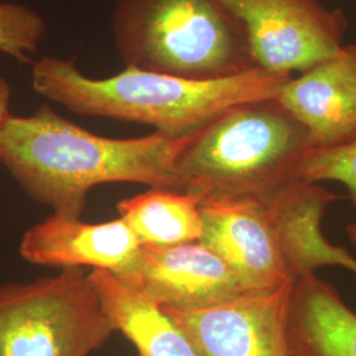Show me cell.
I'll use <instances>...</instances> for the list:
<instances>
[{"mask_svg": "<svg viewBox=\"0 0 356 356\" xmlns=\"http://www.w3.org/2000/svg\"><path fill=\"white\" fill-rule=\"evenodd\" d=\"M185 139L153 132L140 138L99 136L42 104L28 116L10 114L0 127V164L36 202L81 218L89 191L129 182L173 189V164Z\"/></svg>", "mask_w": 356, "mask_h": 356, "instance_id": "6da1fadb", "label": "cell"}, {"mask_svg": "<svg viewBox=\"0 0 356 356\" xmlns=\"http://www.w3.org/2000/svg\"><path fill=\"white\" fill-rule=\"evenodd\" d=\"M291 78L252 69L189 79L132 67L91 78L60 57H42L32 66V88L48 101L76 114L145 124L173 139L191 138L236 104L277 98Z\"/></svg>", "mask_w": 356, "mask_h": 356, "instance_id": "7a4b0ae2", "label": "cell"}, {"mask_svg": "<svg viewBox=\"0 0 356 356\" xmlns=\"http://www.w3.org/2000/svg\"><path fill=\"white\" fill-rule=\"evenodd\" d=\"M309 149L306 128L276 98L241 103L185 139L173 164L175 191L200 202L261 195L296 179Z\"/></svg>", "mask_w": 356, "mask_h": 356, "instance_id": "3957f363", "label": "cell"}, {"mask_svg": "<svg viewBox=\"0 0 356 356\" xmlns=\"http://www.w3.org/2000/svg\"><path fill=\"white\" fill-rule=\"evenodd\" d=\"M115 47L126 67L189 79L254 67L238 16L219 0H116Z\"/></svg>", "mask_w": 356, "mask_h": 356, "instance_id": "277c9868", "label": "cell"}, {"mask_svg": "<svg viewBox=\"0 0 356 356\" xmlns=\"http://www.w3.org/2000/svg\"><path fill=\"white\" fill-rule=\"evenodd\" d=\"M114 332L85 268L0 285V356H90Z\"/></svg>", "mask_w": 356, "mask_h": 356, "instance_id": "5b68a950", "label": "cell"}, {"mask_svg": "<svg viewBox=\"0 0 356 356\" xmlns=\"http://www.w3.org/2000/svg\"><path fill=\"white\" fill-rule=\"evenodd\" d=\"M245 29L254 67L292 76L344 47L347 17L317 0H219Z\"/></svg>", "mask_w": 356, "mask_h": 356, "instance_id": "8992f818", "label": "cell"}, {"mask_svg": "<svg viewBox=\"0 0 356 356\" xmlns=\"http://www.w3.org/2000/svg\"><path fill=\"white\" fill-rule=\"evenodd\" d=\"M293 284L202 307H161L198 356H291L286 318Z\"/></svg>", "mask_w": 356, "mask_h": 356, "instance_id": "52a82bcc", "label": "cell"}, {"mask_svg": "<svg viewBox=\"0 0 356 356\" xmlns=\"http://www.w3.org/2000/svg\"><path fill=\"white\" fill-rule=\"evenodd\" d=\"M201 242L219 254L247 289L294 282L277 220L264 195L213 197L200 202Z\"/></svg>", "mask_w": 356, "mask_h": 356, "instance_id": "ba28073f", "label": "cell"}, {"mask_svg": "<svg viewBox=\"0 0 356 356\" xmlns=\"http://www.w3.org/2000/svg\"><path fill=\"white\" fill-rule=\"evenodd\" d=\"M111 273L163 307H202L254 292L201 241L140 245L124 267Z\"/></svg>", "mask_w": 356, "mask_h": 356, "instance_id": "9c48e42d", "label": "cell"}, {"mask_svg": "<svg viewBox=\"0 0 356 356\" xmlns=\"http://www.w3.org/2000/svg\"><path fill=\"white\" fill-rule=\"evenodd\" d=\"M281 106L309 134L310 148L343 144L356 136V44L291 78L280 90Z\"/></svg>", "mask_w": 356, "mask_h": 356, "instance_id": "30bf717a", "label": "cell"}, {"mask_svg": "<svg viewBox=\"0 0 356 356\" xmlns=\"http://www.w3.org/2000/svg\"><path fill=\"white\" fill-rule=\"evenodd\" d=\"M127 223L118 219L88 223L53 213L33 225L20 242L22 257L36 266L118 272L139 250Z\"/></svg>", "mask_w": 356, "mask_h": 356, "instance_id": "8fae6325", "label": "cell"}, {"mask_svg": "<svg viewBox=\"0 0 356 356\" xmlns=\"http://www.w3.org/2000/svg\"><path fill=\"white\" fill-rule=\"evenodd\" d=\"M279 229L293 280L323 267H343L356 275V259L322 232L327 207L341 200L316 182L291 179L263 194Z\"/></svg>", "mask_w": 356, "mask_h": 356, "instance_id": "7c38bea8", "label": "cell"}, {"mask_svg": "<svg viewBox=\"0 0 356 356\" xmlns=\"http://www.w3.org/2000/svg\"><path fill=\"white\" fill-rule=\"evenodd\" d=\"M286 335L291 356H356V313L316 273L294 281Z\"/></svg>", "mask_w": 356, "mask_h": 356, "instance_id": "4fadbf2b", "label": "cell"}, {"mask_svg": "<svg viewBox=\"0 0 356 356\" xmlns=\"http://www.w3.org/2000/svg\"><path fill=\"white\" fill-rule=\"evenodd\" d=\"M115 332L129 341L138 356H198L186 334L163 307L108 270L90 272Z\"/></svg>", "mask_w": 356, "mask_h": 356, "instance_id": "5bb4252c", "label": "cell"}, {"mask_svg": "<svg viewBox=\"0 0 356 356\" xmlns=\"http://www.w3.org/2000/svg\"><path fill=\"white\" fill-rule=\"evenodd\" d=\"M118 211L140 245L195 242L204 232L200 200L184 191L149 188L122 200Z\"/></svg>", "mask_w": 356, "mask_h": 356, "instance_id": "9a60e30c", "label": "cell"}, {"mask_svg": "<svg viewBox=\"0 0 356 356\" xmlns=\"http://www.w3.org/2000/svg\"><path fill=\"white\" fill-rule=\"evenodd\" d=\"M297 178L316 184L341 182L356 207V136L339 145L310 148L298 165Z\"/></svg>", "mask_w": 356, "mask_h": 356, "instance_id": "2e32d148", "label": "cell"}, {"mask_svg": "<svg viewBox=\"0 0 356 356\" xmlns=\"http://www.w3.org/2000/svg\"><path fill=\"white\" fill-rule=\"evenodd\" d=\"M45 32V19L38 11L16 3H0V51L28 61L40 48Z\"/></svg>", "mask_w": 356, "mask_h": 356, "instance_id": "e0dca14e", "label": "cell"}, {"mask_svg": "<svg viewBox=\"0 0 356 356\" xmlns=\"http://www.w3.org/2000/svg\"><path fill=\"white\" fill-rule=\"evenodd\" d=\"M11 101V86L4 76H0V127L8 118Z\"/></svg>", "mask_w": 356, "mask_h": 356, "instance_id": "ac0fdd59", "label": "cell"}, {"mask_svg": "<svg viewBox=\"0 0 356 356\" xmlns=\"http://www.w3.org/2000/svg\"><path fill=\"white\" fill-rule=\"evenodd\" d=\"M344 229H346V234H347V236H348V239L351 241V243L356 244V222L347 225Z\"/></svg>", "mask_w": 356, "mask_h": 356, "instance_id": "d6986e66", "label": "cell"}]
</instances>
